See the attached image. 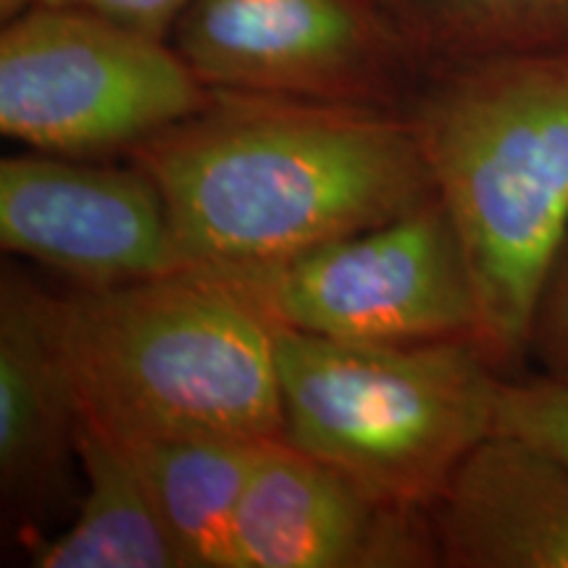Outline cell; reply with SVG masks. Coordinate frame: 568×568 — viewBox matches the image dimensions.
Instances as JSON below:
<instances>
[{
    "label": "cell",
    "instance_id": "7",
    "mask_svg": "<svg viewBox=\"0 0 568 568\" xmlns=\"http://www.w3.org/2000/svg\"><path fill=\"white\" fill-rule=\"evenodd\" d=\"M255 280L280 326L305 335L347 343L477 337L474 280L437 193Z\"/></svg>",
    "mask_w": 568,
    "mask_h": 568
},
{
    "label": "cell",
    "instance_id": "6",
    "mask_svg": "<svg viewBox=\"0 0 568 568\" xmlns=\"http://www.w3.org/2000/svg\"><path fill=\"white\" fill-rule=\"evenodd\" d=\"M172 45L209 90L406 111L424 80L379 0H190Z\"/></svg>",
    "mask_w": 568,
    "mask_h": 568
},
{
    "label": "cell",
    "instance_id": "12",
    "mask_svg": "<svg viewBox=\"0 0 568 568\" xmlns=\"http://www.w3.org/2000/svg\"><path fill=\"white\" fill-rule=\"evenodd\" d=\"M84 493L74 521L32 552L38 568H193L163 521L140 468L109 426L80 416Z\"/></svg>",
    "mask_w": 568,
    "mask_h": 568
},
{
    "label": "cell",
    "instance_id": "16",
    "mask_svg": "<svg viewBox=\"0 0 568 568\" xmlns=\"http://www.w3.org/2000/svg\"><path fill=\"white\" fill-rule=\"evenodd\" d=\"M529 358L542 376L568 385V232L545 276L529 332Z\"/></svg>",
    "mask_w": 568,
    "mask_h": 568
},
{
    "label": "cell",
    "instance_id": "14",
    "mask_svg": "<svg viewBox=\"0 0 568 568\" xmlns=\"http://www.w3.org/2000/svg\"><path fill=\"white\" fill-rule=\"evenodd\" d=\"M424 74L450 63L568 51V0H379Z\"/></svg>",
    "mask_w": 568,
    "mask_h": 568
},
{
    "label": "cell",
    "instance_id": "4",
    "mask_svg": "<svg viewBox=\"0 0 568 568\" xmlns=\"http://www.w3.org/2000/svg\"><path fill=\"white\" fill-rule=\"evenodd\" d=\"M276 374L284 443L424 510L495 432L506 379L474 337L347 343L284 326Z\"/></svg>",
    "mask_w": 568,
    "mask_h": 568
},
{
    "label": "cell",
    "instance_id": "3",
    "mask_svg": "<svg viewBox=\"0 0 568 568\" xmlns=\"http://www.w3.org/2000/svg\"><path fill=\"white\" fill-rule=\"evenodd\" d=\"M80 410L119 437H282L276 322L258 280L182 268L51 293Z\"/></svg>",
    "mask_w": 568,
    "mask_h": 568
},
{
    "label": "cell",
    "instance_id": "11",
    "mask_svg": "<svg viewBox=\"0 0 568 568\" xmlns=\"http://www.w3.org/2000/svg\"><path fill=\"white\" fill-rule=\"evenodd\" d=\"M450 568H568V464L493 432L429 508Z\"/></svg>",
    "mask_w": 568,
    "mask_h": 568
},
{
    "label": "cell",
    "instance_id": "18",
    "mask_svg": "<svg viewBox=\"0 0 568 568\" xmlns=\"http://www.w3.org/2000/svg\"><path fill=\"white\" fill-rule=\"evenodd\" d=\"M34 3H40V0H0V19L9 21L13 17H19L21 11L32 9Z\"/></svg>",
    "mask_w": 568,
    "mask_h": 568
},
{
    "label": "cell",
    "instance_id": "10",
    "mask_svg": "<svg viewBox=\"0 0 568 568\" xmlns=\"http://www.w3.org/2000/svg\"><path fill=\"white\" fill-rule=\"evenodd\" d=\"M80 400L55 345L51 293L17 266L0 276V497L21 529L69 503Z\"/></svg>",
    "mask_w": 568,
    "mask_h": 568
},
{
    "label": "cell",
    "instance_id": "5",
    "mask_svg": "<svg viewBox=\"0 0 568 568\" xmlns=\"http://www.w3.org/2000/svg\"><path fill=\"white\" fill-rule=\"evenodd\" d=\"M169 40L67 6L34 3L0 32V132L30 151L130 153L211 103Z\"/></svg>",
    "mask_w": 568,
    "mask_h": 568
},
{
    "label": "cell",
    "instance_id": "9",
    "mask_svg": "<svg viewBox=\"0 0 568 568\" xmlns=\"http://www.w3.org/2000/svg\"><path fill=\"white\" fill-rule=\"evenodd\" d=\"M443 566L432 514L266 439L234 516V568Z\"/></svg>",
    "mask_w": 568,
    "mask_h": 568
},
{
    "label": "cell",
    "instance_id": "8",
    "mask_svg": "<svg viewBox=\"0 0 568 568\" xmlns=\"http://www.w3.org/2000/svg\"><path fill=\"white\" fill-rule=\"evenodd\" d=\"M0 245L80 290L190 268L159 187L140 166L38 151L0 161Z\"/></svg>",
    "mask_w": 568,
    "mask_h": 568
},
{
    "label": "cell",
    "instance_id": "15",
    "mask_svg": "<svg viewBox=\"0 0 568 568\" xmlns=\"http://www.w3.org/2000/svg\"><path fill=\"white\" fill-rule=\"evenodd\" d=\"M495 432L527 439L568 464V385L542 374L503 379Z\"/></svg>",
    "mask_w": 568,
    "mask_h": 568
},
{
    "label": "cell",
    "instance_id": "13",
    "mask_svg": "<svg viewBox=\"0 0 568 568\" xmlns=\"http://www.w3.org/2000/svg\"><path fill=\"white\" fill-rule=\"evenodd\" d=\"M119 437V435H116ZM193 568H234V516L266 439L119 437Z\"/></svg>",
    "mask_w": 568,
    "mask_h": 568
},
{
    "label": "cell",
    "instance_id": "2",
    "mask_svg": "<svg viewBox=\"0 0 568 568\" xmlns=\"http://www.w3.org/2000/svg\"><path fill=\"white\" fill-rule=\"evenodd\" d=\"M406 113L464 245L477 345L506 379L568 232V51L426 71Z\"/></svg>",
    "mask_w": 568,
    "mask_h": 568
},
{
    "label": "cell",
    "instance_id": "17",
    "mask_svg": "<svg viewBox=\"0 0 568 568\" xmlns=\"http://www.w3.org/2000/svg\"><path fill=\"white\" fill-rule=\"evenodd\" d=\"M40 3L82 9L130 27L134 32L169 40L190 0H40Z\"/></svg>",
    "mask_w": 568,
    "mask_h": 568
},
{
    "label": "cell",
    "instance_id": "1",
    "mask_svg": "<svg viewBox=\"0 0 568 568\" xmlns=\"http://www.w3.org/2000/svg\"><path fill=\"white\" fill-rule=\"evenodd\" d=\"M187 266L264 276L435 195L406 111L213 90L130 151Z\"/></svg>",
    "mask_w": 568,
    "mask_h": 568
}]
</instances>
